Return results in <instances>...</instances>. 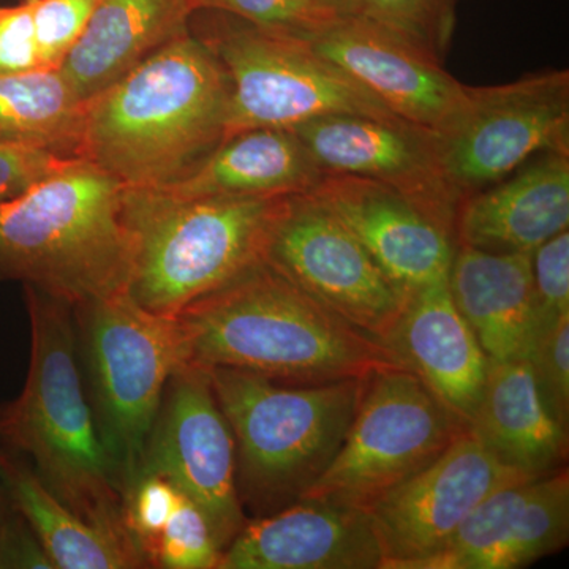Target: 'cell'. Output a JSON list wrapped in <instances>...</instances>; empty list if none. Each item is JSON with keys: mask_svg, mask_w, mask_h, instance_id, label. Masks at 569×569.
I'll use <instances>...</instances> for the list:
<instances>
[{"mask_svg": "<svg viewBox=\"0 0 569 569\" xmlns=\"http://www.w3.org/2000/svg\"><path fill=\"white\" fill-rule=\"evenodd\" d=\"M387 343L445 407L466 425L470 421L489 358L452 301L448 279L407 299Z\"/></svg>", "mask_w": 569, "mask_h": 569, "instance_id": "obj_20", "label": "cell"}, {"mask_svg": "<svg viewBox=\"0 0 569 569\" xmlns=\"http://www.w3.org/2000/svg\"><path fill=\"white\" fill-rule=\"evenodd\" d=\"M86 112L59 69L0 77V141L82 159Z\"/></svg>", "mask_w": 569, "mask_h": 569, "instance_id": "obj_26", "label": "cell"}, {"mask_svg": "<svg viewBox=\"0 0 569 569\" xmlns=\"http://www.w3.org/2000/svg\"><path fill=\"white\" fill-rule=\"evenodd\" d=\"M24 296L31 365L21 395L0 403V448L28 460L82 519L132 538L123 523L121 479L82 380L73 306L28 284Z\"/></svg>", "mask_w": 569, "mask_h": 569, "instance_id": "obj_3", "label": "cell"}, {"mask_svg": "<svg viewBox=\"0 0 569 569\" xmlns=\"http://www.w3.org/2000/svg\"><path fill=\"white\" fill-rule=\"evenodd\" d=\"M263 261L329 312L385 343L407 302L358 238L309 192L280 201Z\"/></svg>", "mask_w": 569, "mask_h": 569, "instance_id": "obj_11", "label": "cell"}, {"mask_svg": "<svg viewBox=\"0 0 569 569\" xmlns=\"http://www.w3.org/2000/svg\"><path fill=\"white\" fill-rule=\"evenodd\" d=\"M381 563L366 509L301 498L247 520L217 569H381Z\"/></svg>", "mask_w": 569, "mask_h": 569, "instance_id": "obj_18", "label": "cell"}, {"mask_svg": "<svg viewBox=\"0 0 569 569\" xmlns=\"http://www.w3.org/2000/svg\"><path fill=\"white\" fill-rule=\"evenodd\" d=\"M305 41L396 118L421 129L437 132L466 100L468 86L443 62L356 14L335 18Z\"/></svg>", "mask_w": 569, "mask_h": 569, "instance_id": "obj_15", "label": "cell"}, {"mask_svg": "<svg viewBox=\"0 0 569 569\" xmlns=\"http://www.w3.org/2000/svg\"><path fill=\"white\" fill-rule=\"evenodd\" d=\"M448 288L490 361L527 359L535 332L531 254L458 246Z\"/></svg>", "mask_w": 569, "mask_h": 569, "instance_id": "obj_23", "label": "cell"}, {"mask_svg": "<svg viewBox=\"0 0 569 569\" xmlns=\"http://www.w3.org/2000/svg\"><path fill=\"white\" fill-rule=\"evenodd\" d=\"M11 509L13 507H11L9 496H7L6 489H3L2 482H0V522L9 516Z\"/></svg>", "mask_w": 569, "mask_h": 569, "instance_id": "obj_38", "label": "cell"}, {"mask_svg": "<svg viewBox=\"0 0 569 569\" xmlns=\"http://www.w3.org/2000/svg\"><path fill=\"white\" fill-rule=\"evenodd\" d=\"M325 9L332 11L337 17H347L353 13L359 0H318Z\"/></svg>", "mask_w": 569, "mask_h": 569, "instance_id": "obj_37", "label": "cell"}, {"mask_svg": "<svg viewBox=\"0 0 569 569\" xmlns=\"http://www.w3.org/2000/svg\"><path fill=\"white\" fill-rule=\"evenodd\" d=\"M192 13L190 0H100L59 70L89 102L189 31Z\"/></svg>", "mask_w": 569, "mask_h": 569, "instance_id": "obj_22", "label": "cell"}, {"mask_svg": "<svg viewBox=\"0 0 569 569\" xmlns=\"http://www.w3.org/2000/svg\"><path fill=\"white\" fill-rule=\"evenodd\" d=\"M56 569L28 520L17 509L0 522V569Z\"/></svg>", "mask_w": 569, "mask_h": 569, "instance_id": "obj_36", "label": "cell"}, {"mask_svg": "<svg viewBox=\"0 0 569 569\" xmlns=\"http://www.w3.org/2000/svg\"><path fill=\"white\" fill-rule=\"evenodd\" d=\"M0 482L11 507L28 520L56 569L149 567L132 538L82 519L41 482L28 460L2 448Z\"/></svg>", "mask_w": 569, "mask_h": 569, "instance_id": "obj_25", "label": "cell"}, {"mask_svg": "<svg viewBox=\"0 0 569 569\" xmlns=\"http://www.w3.org/2000/svg\"><path fill=\"white\" fill-rule=\"evenodd\" d=\"M86 392L122 490L140 477L168 381L186 365L176 318L127 293L73 306Z\"/></svg>", "mask_w": 569, "mask_h": 569, "instance_id": "obj_7", "label": "cell"}, {"mask_svg": "<svg viewBox=\"0 0 569 569\" xmlns=\"http://www.w3.org/2000/svg\"><path fill=\"white\" fill-rule=\"evenodd\" d=\"M535 332L542 331L569 313V231L553 236L531 253ZM533 346V342H531Z\"/></svg>", "mask_w": 569, "mask_h": 569, "instance_id": "obj_31", "label": "cell"}, {"mask_svg": "<svg viewBox=\"0 0 569 569\" xmlns=\"http://www.w3.org/2000/svg\"><path fill=\"white\" fill-rule=\"evenodd\" d=\"M43 69H59L91 21L100 0H32Z\"/></svg>", "mask_w": 569, "mask_h": 569, "instance_id": "obj_32", "label": "cell"}, {"mask_svg": "<svg viewBox=\"0 0 569 569\" xmlns=\"http://www.w3.org/2000/svg\"><path fill=\"white\" fill-rule=\"evenodd\" d=\"M542 399L553 417L568 427L569 418V313L533 340L527 356Z\"/></svg>", "mask_w": 569, "mask_h": 569, "instance_id": "obj_33", "label": "cell"}, {"mask_svg": "<svg viewBox=\"0 0 569 569\" xmlns=\"http://www.w3.org/2000/svg\"><path fill=\"white\" fill-rule=\"evenodd\" d=\"M290 129L260 127L230 134L189 178L167 187L183 198H268L309 192L323 178Z\"/></svg>", "mask_w": 569, "mask_h": 569, "instance_id": "obj_24", "label": "cell"}, {"mask_svg": "<svg viewBox=\"0 0 569 569\" xmlns=\"http://www.w3.org/2000/svg\"><path fill=\"white\" fill-rule=\"evenodd\" d=\"M209 380L236 443L242 507L258 516L295 503L336 458L367 378L293 385L209 367Z\"/></svg>", "mask_w": 569, "mask_h": 569, "instance_id": "obj_6", "label": "cell"}, {"mask_svg": "<svg viewBox=\"0 0 569 569\" xmlns=\"http://www.w3.org/2000/svg\"><path fill=\"white\" fill-rule=\"evenodd\" d=\"M523 479L530 478L498 462L463 430L432 463L367 508L381 569H408L436 552L490 493Z\"/></svg>", "mask_w": 569, "mask_h": 569, "instance_id": "obj_13", "label": "cell"}, {"mask_svg": "<svg viewBox=\"0 0 569 569\" xmlns=\"http://www.w3.org/2000/svg\"><path fill=\"white\" fill-rule=\"evenodd\" d=\"M466 429L408 367L377 370L367 380L336 458L301 498L367 511L432 463Z\"/></svg>", "mask_w": 569, "mask_h": 569, "instance_id": "obj_9", "label": "cell"}, {"mask_svg": "<svg viewBox=\"0 0 569 569\" xmlns=\"http://www.w3.org/2000/svg\"><path fill=\"white\" fill-rule=\"evenodd\" d=\"M567 466L490 493L436 552L408 569H518L567 548Z\"/></svg>", "mask_w": 569, "mask_h": 569, "instance_id": "obj_16", "label": "cell"}, {"mask_svg": "<svg viewBox=\"0 0 569 569\" xmlns=\"http://www.w3.org/2000/svg\"><path fill=\"white\" fill-rule=\"evenodd\" d=\"M468 432L490 455L529 478L567 466L568 427L553 417L527 359L490 361Z\"/></svg>", "mask_w": 569, "mask_h": 569, "instance_id": "obj_21", "label": "cell"}, {"mask_svg": "<svg viewBox=\"0 0 569 569\" xmlns=\"http://www.w3.org/2000/svg\"><path fill=\"white\" fill-rule=\"evenodd\" d=\"M222 552L204 512L181 493L173 516L157 539L151 565L164 569H217Z\"/></svg>", "mask_w": 569, "mask_h": 569, "instance_id": "obj_28", "label": "cell"}, {"mask_svg": "<svg viewBox=\"0 0 569 569\" xmlns=\"http://www.w3.org/2000/svg\"><path fill=\"white\" fill-rule=\"evenodd\" d=\"M231 82L183 32L88 102L82 159L127 187L183 181L227 138Z\"/></svg>", "mask_w": 569, "mask_h": 569, "instance_id": "obj_2", "label": "cell"}, {"mask_svg": "<svg viewBox=\"0 0 569 569\" xmlns=\"http://www.w3.org/2000/svg\"><path fill=\"white\" fill-rule=\"evenodd\" d=\"M290 130L321 173L356 176L399 190L456 241L460 200L438 167L432 130L362 114L325 116Z\"/></svg>", "mask_w": 569, "mask_h": 569, "instance_id": "obj_14", "label": "cell"}, {"mask_svg": "<svg viewBox=\"0 0 569 569\" xmlns=\"http://www.w3.org/2000/svg\"><path fill=\"white\" fill-rule=\"evenodd\" d=\"M459 0H359L353 13L376 22L425 51L430 58L447 59Z\"/></svg>", "mask_w": 569, "mask_h": 569, "instance_id": "obj_27", "label": "cell"}, {"mask_svg": "<svg viewBox=\"0 0 569 569\" xmlns=\"http://www.w3.org/2000/svg\"><path fill=\"white\" fill-rule=\"evenodd\" d=\"M189 29L230 78L227 137L260 127L293 129L331 114L399 119L305 40L212 10L193 11Z\"/></svg>", "mask_w": 569, "mask_h": 569, "instance_id": "obj_8", "label": "cell"}, {"mask_svg": "<svg viewBox=\"0 0 569 569\" xmlns=\"http://www.w3.org/2000/svg\"><path fill=\"white\" fill-rule=\"evenodd\" d=\"M309 193L358 238L406 301L448 279L458 244L399 190L356 176L325 174Z\"/></svg>", "mask_w": 569, "mask_h": 569, "instance_id": "obj_17", "label": "cell"}, {"mask_svg": "<svg viewBox=\"0 0 569 569\" xmlns=\"http://www.w3.org/2000/svg\"><path fill=\"white\" fill-rule=\"evenodd\" d=\"M192 10L222 11L264 31L306 40L337 14L318 0H190Z\"/></svg>", "mask_w": 569, "mask_h": 569, "instance_id": "obj_29", "label": "cell"}, {"mask_svg": "<svg viewBox=\"0 0 569 569\" xmlns=\"http://www.w3.org/2000/svg\"><path fill=\"white\" fill-rule=\"evenodd\" d=\"M181 492L170 479L142 471L123 493V523L151 563L157 539L173 516Z\"/></svg>", "mask_w": 569, "mask_h": 569, "instance_id": "obj_30", "label": "cell"}, {"mask_svg": "<svg viewBox=\"0 0 569 569\" xmlns=\"http://www.w3.org/2000/svg\"><path fill=\"white\" fill-rule=\"evenodd\" d=\"M74 160L78 159H67L32 146L0 141V204L20 197Z\"/></svg>", "mask_w": 569, "mask_h": 569, "instance_id": "obj_34", "label": "cell"}, {"mask_svg": "<svg viewBox=\"0 0 569 569\" xmlns=\"http://www.w3.org/2000/svg\"><path fill=\"white\" fill-rule=\"evenodd\" d=\"M123 183L86 159L0 204V279L71 306L126 293Z\"/></svg>", "mask_w": 569, "mask_h": 569, "instance_id": "obj_4", "label": "cell"}, {"mask_svg": "<svg viewBox=\"0 0 569 569\" xmlns=\"http://www.w3.org/2000/svg\"><path fill=\"white\" fill-rule=\"evenodd\" d=\"M186 365L313 385L407 367L383 340L329 312L264 261L174 317Z\"/></svg>", "mask_w": 569, "mask_h": 569, "instance_id": "obj_1", "label": "cell"}, {"mask_svg": "<svg viewBox=\"0 0 569 569\" xmlns=\"http://www.w3.org/2000/svg\"><path fill=\"white\" fill-rule=\"evenodd\" d=\"M282 198H183L123 187L122 220L130 241L126 293L149 312L178 317L263 261Z\"/></svg>", "mask_w": 569, "mask_h": 569, "instance_id": "obj_5", "label": "cell"}, {"mask_svg": "<svg viewBox=\"0 0 569 569\" xmlns=\"http://www.w3.org/2000/svg\"><path fill=\"white\" fill-rule=\"evenodd\" d=\"M438 167L462 201L545 152L569 153V71L467 88L459 110L433 132Z\"/></svg>", "mask_w": 569, "mask_h": 569, "instance_id": "obj_10", "label": "cell"}, {"mask_svg": "<svg viewBox=\"0 0 569 569\" xmlns=\"http://www.w3.org/2000/svg\"><path fill=\"white\" fill-rule=\"evenodd\" d=\"M142 471L170 479L198 505L222 549L244 527L234 437L204 367L183 365L168 381Z\"/></svg>", "mask_w": 569, "mask_h": 569, "instance_id": "obj_12", "label": "cell"}, {"mask_svg": "<svg viewBox=\"0 0 569 569\" xmlns=\"http://www.w3.org/2000/svg\"><path fill=\"white\" fill-rule=\"evenodd\" d=\"M40 69L32 0L0 6V77Z\"/></svg>", "mask_w": 569, "mask_h": 569, "instance_id": "obj_35", "label": "cell"}, {"mask_svg": "<svg viewBox=\"0 0 569 569\" xmlns=\"http://www.w3.org/2000/svg\"><path fill=\"white\" fill-rule=\"evenodd\" d=\"M568 227L569 153L545 152L463 198L455 236L458 246L531 254Z\"/></svg>", "mask_w": 569, "mask_h": 569, "instance_id": "obj_19", "label": "cell"}]
</instances>
